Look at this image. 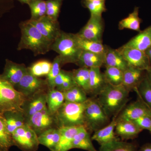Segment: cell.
I'll return each instance as SVG.
<instances>
[{
	"label": "cell",
	"mask_w": 151,
	"mask_h": 151,
	"mask_svg": "<svg viewBox=\"0 0 151 151\" xmlns=\"http://www.w3.org/2000/svg\"><path fill=\"white\" fill-rule=\"evenodd\" d=\"M129 92L123 85L114 86L107 83L97 99L110 118L116 117L128 102Z\"/></svg>",
	"instance_id": "cell-1"
},
{
	"label": "cell",
	"mask_w": 151,
	"mask_h": 151,
	"mask_svg": "<svg viewBox=\"0 0 151 151\" xmlns=\"http://www.w3.org/2000/svg\"><path fill=\"white\" fill-rule=\"evenodd\" d=\"M20 28L21 37L18 50H29L35 55L45 54L51 50L52 43L45 37L29 20L21 23Z\"/></svg>",
	"instance_id": "cell-2"
},
{
	"label": "cell",
	"mask_w": 151,
	"mask_h": 151,
	"mask_svg": "<svg viewBox=\"0 0 151 151\" xmlns=\"http://www.w3.org/2000/svg\"><path fill=\"white\" fill-rule=\"evenodd\" d=\"M50 50L58 53L62 66L68 63L76 64L82 51L76 42L75 34L62 31L52 43Z\"/></svg>",
	"instance_id": "cell-3"
},
{
	"label": "cell",
	"mask_w": 151,
	"mask_h": 151,
	"mask_svg": "<svg viewBox=\"0 0 151 151\" xmlns=\"http://www.w3.org/2000/svg\"><path fill=\"white\" fill-rule=\"evenodd\" d=\"M86 102L76 103L65 101L55 114L57 127L60 128L76 126L84 127Z\"/></svg>",
	"instance_id": "cell-4"
},
{
	"label": "cell",
	"mask_w": 151,
	"mask_h": 151,
	"mask_svg": "<svg viewBox=\"0 0 151 151\" xmlns=\"http://www.w3.org/2000/svg\"><path fill=\"white\" fill-rule=\"evenodd\" d=\"M110 119L97 99L88 98L84 110V127L89 133L107 126L110 123Z\"/></svg>",
	"instance_id": "cell-5"
},
{
	"label": "cell",
	"mask_w": 151,
	"mask_h": 151,
	"mask_svg": "<svg viewBox=\"0 0 151 151\" xmlns=\"http://www.w3.org/2000/svg\"><path fill=\"white\" fill-rule=\"evenodd\" d=\"M25 100L24 95L0 74V117L7 111H22V106Z\"/></svg>",
	"instance_id": "cell-6"
},
{
	"label": "cell",
	"mask_w": 151,
	"mask_h": 151,
	"mask_svg": "<svg viewBox=\"0 0 151 151\" xmlns=\"http://www.w3.org/2000/svg\"><path fill=\"white\" fill-rule=\"evenodd\" d=\"M14 145L24 151H37L38 149V136L27 124L12 134Z\"/></svg>",
	"instance_id": "cell-7"
},
{
	"label": "cell",
	"mask_w": 151,
	"mask_h": 151,
	"mask_svg": "<svg viewBox=\"0 0 151 151\" xmlns=\"http://www.w3.org/2000/svg\"><path fill=\"white\" fill-rule=\"evenodd\" d=\"M15 88L23 94L26 98L37 93L47 92L48 90L46 79L44 80L33 75L28 68L27 73Z\"/></svg>",
	"instance_id": "cell-8"
},
{
	"label": "cell",
	"mask_w": 151,
	"mask_h": 151,
	"mask_svg": "<svg viewBox=\"0 0 151 151\" xmlns=\"http://www.w3.org/2000/svg\"><path fill=\"white\" fill-rule=\"evenodd\" d=\"M26 124L37 136L49 129L58 128L55 115L50 112L47 106L42 111L28 119Z\"/></svg>",
	"instance_id": "cell-9"
},
{
	"label": "cell",
	"mask_w": 151,
	"mask_h": 151,
	"mask_svg": "<svg viewBox=\"0 0 151 151\" xmlns=\"http://www.w3.org/2000/svg\"><path fill=\"white\" fill-rule=\"evenodd\" d=\"M129 65L147 71L151 65L145 52L123 45L117 49Z\"/></svg>",
	"instance_id": "cell-10"
},
{
	"label": "cell",
	"mask_w": 151,
	"mask_h": 151,
	"mask_svg": "<svg viewBox=\"0 0 151 151\" xmlns=\"http://www.w3.org/2000/svg\"><path fill=\"white\" fill-rule=\"evenodd\" d=\"M104 27L102 16H90L86 24L77 34L81 37L86 39L102 42Z\"/></svg>",
	"instance_id": "cell-11"
},
{
	"label": "cell",
	"mask_w": 151,
	"mask_h": 151,
	"mask_svg": "<svg viewBox=\"0 0 151 151\" xmlns=\"http://www.w3.org/2000/svg\"><path fill=\"white\" fill-rule=\"evenodd\" d=\"M116 118L117 122L133 121L144 116H151V109L145 104L139 97L137 101L125 107Z\"/></svg>",
	"instance_id": "cell-12"
},
{
	"label": "cell",
	"mask_w": 151,
	"mask_h": 151,
	"mask_svg": "<svg viewBox=\"0 0 151 151\" xmlns=\"http://www.w3.org/2000/svg\"><path fill=\"white\" fill-rule=\"evenodd\" d=\"M29 20L52 43L61 32L58 21H55L47 15L38 20Z\"/></svg>",
	"instance_id": "cell-13"
},
{
	"label": "cell",
	"mask_w": 151,
	"mask_h": 151,
	"mask_svg": "<svg viewBox=\"0 0 151 151\" xmlns=\"http://www.w3.org/2000/svg\"><path fill=\"white\" fill-rule=\"evenodd\" d=\"M27 70L28 67L24 63H16L9 60L6 59L4 72L1 76L3 79L15 87Z\"/></svg>",
	"instance_id": "cell-14"
},
{
	"label": "cell",
	"mask_w": 151,
	"mask_h": 151,
	"mask_svg": "<svg viewBox=\"0 0 151 151\" xmlns=\"http://www.w3.org/2000/svg\"><path fill=\"white\" fill-rule=\"evenodd\" d=\"M47 92L37 93L26 98L22 106V111L26 120L46 107Z\"/></svg>",
	"instance_id": "cell-15"
},
{
	"label": "cell",
	"mask_w": 151,
	"mask_h": 151,
	"mask_svg": "<svg viewBox=\"0 0 151 151\" xmlns=\"http://www.w3.org/2000/svg\"><path fill=\"white\" fill-rule=\"evenodd\" d=\"M146 71L129 65L123 72L122 85L129 91H134L146 77Z\"/></svg>",
	"instance_id": "cell-16"
},
{
	"label": "cell",
	"mask_w": 151,
	"mask_h": 151,
	"mask_svg": "<svg viewBox=\"0 0 151 151\" xmlns=\"http://www.w3.org/2000/svg\"><path fill=\"white\" fill-rule=\"evenodd\" d=\"M115 132L122 141L134 139L137 138L143 130L132 121L117 122Z\"/></svg>",
	"instance_id": "cell-17"
},
{
	"label": "cell",
	"mask_w": 151,
	"mask_h": 151,
	"mask_svg": "<svg viewBox=\"0 0 151 151\" xmlns=\"http://www.w3.org/2000/svg\"><path fill=\"white\" fill-rule=\"evenodd\" d=\"M116 118H113L107 126L94 132L91 137L92 140L96 141L101 146L119 139L116 137L115 132L117 123Z\"/></svg>",
	"instance_id": "cell-18"
},
{
	"label": "cell",
	"mask_w": 151,
	"mask_h": 151,
	"mask_svg": "<svg viewBox=\"0 0 151 151\" xmlns=\"http://www.w3.org/2000/svg\"><path fill=\"white\" fill-rule=\"evenodd\" d=\"M124 46L145 51L151 47V25L141 31Z\"/></svg>",
	"instance_id": "cell-19"
},
{
	"label": "cell",
	"mask_w": 151,
	"mask_h": 151,
	"mask_svg": "<svg viewBox=\"0 0 151 151\" xmlns=\"http://www.w3.org/2000/svg\"><path fill=\"white\" fill-rule=\"evenodd\" d=\"M82 126L59 128L60 139L53 151H68L72 149V143L75 135Z\"/></svg>",
	"instance_id": "cell-20"
},
{
	"label": "cell",
	"mask_w": 151,
	"mask_h": 151,
	"mask_svg": "<svg viewBox=\"0 0 151 151\" xmlns=\"http://www.w3.org/2000/svg\"><path fill=\"white\" fill-rule=\"evenodd\" d=\"M2 118L7 129L12 135L19 128L26 124V119L22 111H10L3 114Z\"/></svg>",
	"instance_id": "cell-21"
},
{
	"label": "cell",
	"mask_w": 151,
	"mask_h": 151,
	"mask_svg": "<svg viewBox=\"0 0 151 151\" xmlns=\"http://www.w3.org/2000/svg\"><path fill=\"white\" fill-rule=\"evenodd\" d=\"M107 84L100 68H89V94L97 96Z\"/></svg>",
	"instance_id": "cell-22"
},
{
	"label": "cell",
	"mask_w": 151,
	"mask_h": 151,
	"mask_svg": "<svg viewBox=\"0 0 151 151\" xmlns=\"http://www.w3.org/2000/svg\"><path fill=\"white\" fill-rule=\"evenodd\" d=\"M104 65L105 67L116 68L123 71L129 66L128 63L117 49L108 46L105 54Z\"/></svg>",
	"instance_id": "cell-23"
},
{
	"label": "cell",
	"mask_w": 151,
	"mask_h": 151,
	"mask_svg": "<svg viewBox=\"0 0 151 151\" xmlns=\"http://www.w3.org/2000/svg\"><path fill=\"white\" fill-rule=\"evenodd\" d=\"M72 149H78L87 151H98L92 142L90 133L83 126L74 136L72 143Z\"/></svg>",
	"instance_id": "cell-24"
},
{
	"label": "cell",
	"mask_w": 151,
	"mask_h": 151,
	"mask_svg": "<svg viewBox=\"0 0 151 151\" xmlns=\"http://www.w3.org/2000/svg\"><path fill=\"white\" fill-rule=\"evenodd\" d=\"M105 55L82 50L76 65L80 67L100 68L104 64Z\"/></svg>",
	"instance_id": "cell-25"
},
{
	"label": "cell",
	"mask_w": 151,
	"mask_h": 151,
	"mask_svg": "<svg viewBox=\"0 0 151 151\" xmlns=\"http://www.w3.org/2000/svg\"><path fill=\"white\" fill-rule=\"evenodd\" d=\"M60 137L59 128H52L46 130L38 136L40 145L46 147L51 151H54Z\"/></svg>",
	"instance_id": "cell-26"
},
{
	"label": "cell",
	"mask_w": 151,
	"mask_h": 151,
	"mask_svg": "<svg viewBox=\"0 0 151 151\" xmlns=\"http://www.w3.org/2000/svg\"><path fill=\"white\" fill-rule=\"evenodd\" d=\"M75 36L78 46L82 50L105 55L108 46L103 44V42L86 39L79 36L77 33L75 34Z\"/></svg>",
	"instance_id": "cell-27"
},
{
	"label": "cell",
	"mask_w": 151,
	"mask_h": 151,
	"mask_svg": "<svg viewBox=\"0 0 151 151\" xmlns=\"http://www.w3.org/2000/svg\"><path fill=\"white\" fill-rule=\"evenodd\" d=\"M63 92L55 88L48 90L47 92V106L52 114L55 115L65 102Z\"/></svg>",
	"instance_id": "cell-28"
},
{
	"label": "cell",
	"mask_w": 151,
	"mask_h": 151,
	"mask_svg": "<svg viewBox=\"0 0 151 151\" xmlns=\"http://www.w3.org/2000/svg\"><path fill=\"white\" fill-rule=\"evenodd\" d=\"M139 8L136 7L127 17L120 21L118 25L119 29H129L139 32H141L142 19L139 17Z\"/></svg>",
	"instance_id": "cell-29"
},
{
	"label": "cell",
	"mask_w": 151,
	"mask_h": 151,
	"mask_svg": "<svg viewBox=\"0 0 151 151\" xmlns=\"http://www.w3.org/2000/svg\"><path fill=\"white\" fill-rule=\"evenodd\" d=\"M72 71L61 69L55 80V89L64 92L76 85Z\"/></svg>",
	"instance_id": "cell-30"
},
{
	"label": "cell",
	"mask_w": 151,
	"mask_h": 151,
	"mask_svg": "<svg viewBox=\"0 0 151 151\" xmlns=\"http://www.w3.org/2000/svg\"><path fill=\"white\" fill-rule=\"evenodd\" d=\"M138 146L134 142H128L120 139L100 146L98 151H138Z\"/></svg>",
	"instance_id": "cell-31"
},
{
	"label": "cell",
	"mask_w": 151,
	"mask_h": 151,
	"mask_svg": "<svg viewBox=\"0 0 151 151\" xmlns=\"http://www.w3.org/2000/svg\"><path fill=\"white\" fill-rule=\"evenodd\" d=\"M73 76L76 85L89 94V68L79 67L72 71Z\"/></svg>",
	"instance_id": "cell-32"
},
{
	"label": "cell",
	"mask_w": 151,
	"mask_h": 151,
	"mask_svg": "<svg viewBox=\"0 0 151 151\" xmlns=\"http://www.w3.org/2000/svg\"><path fill=\"white\" fill-rule=\"evenodd\" d=\"M63 93L65 101L70 103H84L88 99L86 92L77 85Z\"/></svg>",
	"instance_id": "cell-33"
},
{
	"label": "cell",
	"mask_w": 151,
	"mask_h": 151,
	"mask_svg": "<svg viewBox=\"0 0 151 151\" xmlns=\"http://www.w3.org/2000/svg\"><path fill=\"white\" fill-rule=\"evenodd\" d=\"M123 72L116 68L105 67V72L103 74L106 83L114 86L122 85Z\"/></svg>",
	"instance_id": "cell-34"
},
{
	"label": "cell",
	"mask_w": 151,
	"mask_h": 151,
	"mask_svg": "<svg viewBox=\"0 0 151 151\" xmlns=\"http://www.w3.org/2000/svg\"><path fill=\"white\" fill-rule=\"evenodd\" d=\"M31 12V20L37 21L46 15V2L44 0H33L28 4Z\"/></svg>",
	"instance_id": "cell-35"
},
{
	"label": "cell",
	"mask_w": 151,
	"mask_h": 151,
	"mask_svg": "<svg viewBox=\"0 0 151 151\" xmlns=\"http://www.w3.org/2000/svg\"><path fill=\"white\" fill-rule=\"evenodd\" d=\"M52 63L47 60H39L35 63L30 67H28V70L33 75L40 78L42 76H47L51 70Z\"/></svg>",
	"instance_id": "cell-36"
},
{
	"label": "cell",
	"mask_w": 151,
	"mask_h": 151,
	"mask_svg": "<svg viewBox=\"0 0 151 151\" xmlns=\"http://www.w3.org/2000/svg\"><path fill=\"white\" fill-rule=\"evenodd\" d=\"M138 96L151 109V84L146 77L134 90Z\"/></svg>",
	"instance_id": "cell-37"
},
{
	"label": "cell",
	"mask_w": 151,
	"mask_h": 151,
	"mask_svg": "<svg viewBox=\"0 0 151 151\" xmlns=\"http://www.w3.org/2000/svg\"><path fill=\"white\" fill-rule=\"evenodd\" d=\"M13 146L12 135L7 129L2 118L0 117V151H9Z\"/></svg>",
	"instance_id": "cell-38"
},
{
	"label": "cell",
	"mask_w": 151,
	"mask_h": 151,
	"mask_svg": "<svg viewBox=\"0 0 151 151\" xmlns=\"http://www.w3.org/2000/svg\"><path fill=\"white\" fill-rule=\"evenodd\" d=\"M105 0H83V4L90 12L91 16H102V14L106 10Z\"/></svg>",
	"instance_id": "cell-39"
},
{
	"label": "cell",
	"mask_w": 151,
	"mask_h": 151,
	"mask_svg": "<svg viewBox=\"0 0 151 151\" xmlns=\"http://www.w3.org/2000/svg\"><path fill=\"white\" fill-rule=\"evenodd\" d=\"M61 60L58 55L54 58L52 63L51 70L46 76V80L48 85V90H51L55 88V80L61 70Z\"/></svg>",
	"instance_id": "cell-40"
},
{
	"label": "cell",
	"mask_w": 151,
	"mask_h": 151,
	"mask_svg": "<svg viewBox=\"0 0 151 151\" xmlns=\"http://www.w3.org/2000/svg\"><path fill=\"white\" fill-rule=\"evenodd\" d=\"M63 0H47L46 15L55 21H58Z\"/></svg>",
	"instance_id": "cell-41"
},
{
	"label": "cell",
	"mask_w": 151,
	"mask_h": 151,
	"mask_svg": "<svg viewBox=\"0 0 151 151\" xmlns=\"http://www.w3.org/2000/svg\"><path fill=\"white\" fill-rule=\"evenodd\" d=\"M142 130H147L151 132V116H142L132 121Z\"/></svg>",
	"instance_id": "cell-42"
},
{
	"label": "cell",
	"mask_w": 151,
	"mask_h": 151,
	"mask_svg": "<svg viewBox=\"0 0 151 151\" xmlns=\"http://www.w3.org/2000/svg\"><path fill=\"white\" fill-rule=\"evenodd\" d=\"M138 151H151V143H147L143 145Z\"/></svg>",
	"instance_id": "cell-43"
},
{
	"label": "cell",
	"mask_w": 151,
	"mask_h": 151,
	"mask_svg": "<svg viewBox=\"0 0 151 151\" xmlns=\"http://www.w3.org/2000/svg\"><path fill=\"white\" fill-rule=\"evenodd\" d=\"M146 77L147 78L148 80L151 84V66L150 68L146 71Z\"/></svg>",
	"instance_id": "cell-44"
},
{
	"label": "cell",
	"mask_w": 151,
	"mask_h": 151,
	"mask_svg": "<svg viewBox=\"0 0 151 151\" xmlns=\"http://www.w3.org/2000/svg\"><path fill=\"white\" fill-rule=\"evenodd\" d=\"M145 52L146 54L147 55L148 57L149 60H150V63L151 65V47L147 50Z\"/></svg>",
	"instance_id": "cell-45"
},
{
	"label": "cell",
	"mask_w": 151,
	"mask_h": 151,
	"mask_svg": "<svg viewBox=\"0 0 151 151\" xmlns=\"http://www.w3.org/2000/svg\"><path fill=\"white\" fill-rule=\"evenodd\" d=\"M17 1L20 2L21 3H23V4H28L29 3L32 1L33 0H17Z\"/></svg>",
	"instance_id": "cell-46"
},
{
	"label": "cell",
	"mask_w": 151,
	"mask_h": 151,
	"mask_svg": "<svg viewBox=\"0 0 151 151\" xmlns=\"http://www.w3.org/2000/svg\"><path fill=\"white\" fill-rule=\"evenodd\" d=\"M89 1H94V0H89Z\"/></svg>",
	"instance_id": "cell-47"
},
{
	"label": "cell",
	"mask_w": 151,
	"mask_h": 151,
	"mask_svg": "<svg viewBox=\"0 0 151 151\" xmlns=\"http://www.w3.org/2000/svg\"><path fill=\"white\" fill-rule=\"evenodd\" d=\"M150 133H151V132H150Z\"/></svg>",
	"instance_id": "cell-48"
}]
</instances>
